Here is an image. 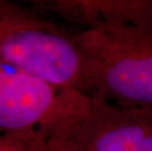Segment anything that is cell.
<instances>
[{
    "mask_svg": "<svg viewBox=\"0 0 152 151\" xmlns=\"http://www.w3.org/2000/svg\"><path fill=\"white\" fill-rule=\"evenodd\" d=\"M89 95L121 107H152V26H109L73 34Z\"/></svg>",
    "mask_w": 152,
    "mask_h": 151,
    "instance_id": "1",
    "label": "cell"
},
{
    "mask_svg": "<svg viewBox=\"0 0 152 151\" xmlns=\"http://www.w3.org/2000/svg\"><path fill=\"white\" fill-rule=\"evenodd\" d=\"M0 63L60 89L89 94L73 35L34 10L0 0Z\"/></svg>",
    "mask_w": 152,
    "mask_h": 151,
    "instance_id": "2",
    "label": "cell"
},
{
    "mask_svg": "<svg viewBox=\"0 0 152 151\" xmlns=\"http://www.w3.org/2000/svg\"><path fill=\"white\" fill-rule=\"evenodd\" d=\"M151 130L152 107H121L67 90L62 113L45 139L62 151H138Z\"/></svg>",
    "mask_w": 152,
    "mask_h": 151,
    "instance_id": "3",
    "label": "cell"
},
{
    "mask_svg": "<svg viewBox=\"0 0 152 151\" xmlns=\"http://www.w3.org/2000/svg\"><path fill=\"white\" fill-rule=\"evenodd\" d=\"M66 89L0 63V133H45L62 111Z\"/></svg>",
    "mask_w": 152,
    "mask_h": 151,
    "instance_id": "4",
    "label": "cell"
},
{
    "mask_svg": "<svg viewBox=\"0 0 152 151\" xmlns=\"http://www.w3.org/2000/svg\"><path fill=\"white\" fill-rule=\"evenodd\" d=\"M48 12L86 28L109 26H152V0H51L34 1Z\"/></svg>",
    "mask_w": 152,
    "mask_h": 151,
    "instance_id": "5",
    "label": "cell"
},
{
    "mask_svg": "<svg viewBox=\"0 0 152 151\" xmlns=\"http://www.w3.org/2000/svg\"><path fill=\"white\" fill-rule=\"evenodd\" d=\"M39 131L0 133V151H40L45 142Z\"/></svg>",
    "mask_w": 152,
    "mask_h": 151,
    "instance_id": "6",
    "label": "cell"
},
{
    "mask_svg": "<svg viewBox=\"0 0 152 151\" xmlns=\"http://www.w3.org/2000/svg\"><path fill=\"white\" fill-rule=\"evenodd\" d=\"M40 151H62V149L54 139H46Z\"/></svg>",
    "mask_w": 152,
    "mask_h": 151,
    "instance_id": "7",
    "label": "cell"
},
{
    "mask_svg": "<svg viewBox=\"0 0 152 151\" xmlns=\"http://www.w3.org/2000/svg\"><path fill=\"white\" fill-rule=\"evenodd\" d=\"M138 151H152V130L145 136Z\"/></svg>",
    "mask_w": 152,
    "mask_h": 151,
    "instance_id": "8",
    "label": "cell"
}]
</instances>
